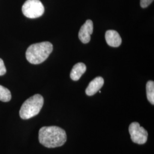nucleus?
<instances>
[{"mask_svg": "<svg viewBox=\"0 0 154 154\" xmlns=\"http://www.w3.org/2000/svg\"><path fill=\"white\" fill-rule=\"evenodd\" d=\"M38 139L45 147L55 148L66 143L67 136L65 131L59 127L45 126L39 131Z\"/></svg>", "mask_w": 154, "mask_h": 154, "instance_id": "f257e3e1", "label": "nucleus"}, {"mask_svg": "<svg viewBox=\"0 0 154 154\" xmlns=\"http://www.w3.org/2000/svg\"><path fill=\"white\" fill-rule=\"evenodd\" d=\"M53 46L49 42H42L30 45L26 51L29 62L37 65L44 62L53 51Z\"/></svg>", "mask_w": 154, "mask_h": 154, "instance_id": "f03ea898", "label": "nucleus"}, {"mask_svg": "<svg viewBox=\"0 0 154 154\" xmlns=\"http://www.w3.org/2000/svg\"><path fill=\"white\" fill-rule=\"evenodd\" d=\"M44 98L40 94H35L26 100L20 110L22 119H29L38 115L44 105Z\"/></svg>", "mask_w": 154, "mask_h": 154, "instance_id": "7ed1b4c3", "label": "nucleus"}, {"mask_svg": "<svg viewBox=\"0 0 154 154\" xmlns=\"http://www.w3.org/2000/svg\"><path fill=\"white\" fill-rule=\"evenodd\" d=\"M22 11L29 18H37L44 13V6L39 0H27L22 6Z\"/></svg>", "mask_w": 154, "mask_h": 154, "instance_id": "20e7f679", "label": "nucleus"}, {"mask_svg": "<svg viewBox=\"0 0 154 154\" xmlns=\"http://www.w3.org/2000/svg\"><path fill=\"white\" fill-rule=\"evenodd\" d=\"M131 139L134 143L143 144L146 143L148 138V132L138 122H132L128 127Z\"/></svg>", "mask_w": 154, "mask_h": 154, "instance_id": "39448f33", "label": "nucleus"}, {"mask_svg": "<svg viewBox=\"0 0 154 154\" xmlns=\"http://www.w3.org/2000/svg\"><path fill=\"white\" fill-rule=\"evenodd\" d=\"M93 32V23L88 20L80 29L78 33L79 39L83 44H88L91 39V35Z\"/></svg>", "mask_w": 154, "mask_h": 154, "instance_id": "423d86ee", "label": "nucleus"}, {"mask_svg": "<svg viewBox=\"0 0 154 154\" xmlns=\"http://www.w3.org/2000/svg\"><path fill=\"white\" fill-rule=\"evenodd\" d=\"M105 38L107 44L111 47L117 48L121 45V37L116 30H107L106 32Z\"/></svg>", "mask_w": 154, "mask_h": 154, "instance_id": "0eeeda50", "label": "nucleus"}, {"mask_svg": "<svg viewBox=\"0 0 154 154\" xmlns=\"http://www.w3.org/2000/svg\"><path fill=\"white\" fill-rule=\"evenodd\" d=\"M104 84V79L102 77H98L94 78L88 84L86 89V94L88 96H92L97 93L102 88Z\"/></svg>", "mask_w": 154, "mask_h": 154, "instance_id": "6e6552de", "label": "nucleus"}, {"mask_svg": "<svg viewBox=\"0 0 154 154\" xmlns=\"http://www.w3.org/2000/svg\"><path fill=\"white\" fill-rule=\"evenodd\" d=\"M86 71V66L82 62L78 63L73 66L70 72V78L72 80L77 81L80 79L83 74Z\"/></svg>", "mask_w": 154, "mask_h": 154, "instance_id": "1a4fd4ad", "label": "nucleus"}, {"mask_svg": "<svg viewBox=\"0 0 154 154\" xmlns=\"http://www.w3.org/2000/svg\"><path fill=\"white\" fill-rule=\"evenodd\" d=\"M147 98L149 102L154 105V82L152 81H149L146 84Z\"/></svg>", "mask_w": 154, "mask_h": 154, "instance_id": "9d476101", "label": "nucleus"}, {"mask_svg": "<svg viewBox=\"0 0 154 154\" xmlns=\"http://www.w3.org/2000/svg\"><path fill=\"white\" fill-rule=\"evenodd\" d=\"M11 98V93L10 90L0 85V100L4 102H7L10 101Z\"/></svg>", "mask_w": 154, "mask_h": 154, "instance_id": "9b49d317", "label": "nucleus"}, {"mask_svg": "<svg viewBox=\"0 0 154 154\" xmlns=\"http://www.w3.org/2000/svg\"><path fill=\"white\" fill-rule=\"evenodd\" d=\"M6 72V69L4 61L1 58H0V76L4 75V74H5Z\"/></svg>", "mask_w": 154, "mask_h": 154, "instance_id": "f8f14e48", "label": "nucleus"}, {"mask_svg": "<svg viewBox=\"0 0 154 154\" xmlns=\"http://www.w3.org/2000/svg\"><path fill=\"white\" fill-rule=\"evenodd\" d=\"M154 0H140V6L143 8L148 7Z\"/></svg>", "mask_w": 154, "mask_h": 154, "instance_id": "ddd939ff", "label": "nucleus"}]
</instances>
